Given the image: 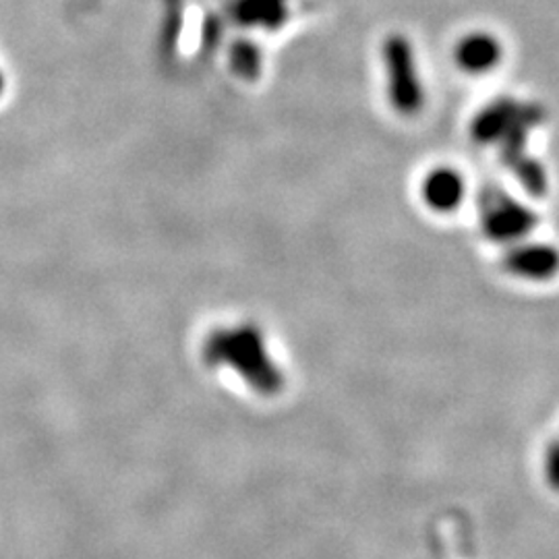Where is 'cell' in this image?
Masks as SVG:
<instances>
[{
  "label": "cell",
  "mask_w": 559,
  "mask_h": 559,
  "mask_svg": "<svg viewBox=\"0 0 559 559\" xmlns=\"http://www.w3.org/2000/svg\"><path fill=\"white\" fill-rule=\"evenodd\" d=\"M201 355L210 367L233 371L263 399L276 396L284 388V371L274 359L265 334L255 323L212 330L203 340Z\"/></svg>",
  "instance_id": "obj_1"
},
{
  "label": "cell",
  "mask_w": 559,
  "mask_h": 559,
  "mask_svg": "<svg viewBox=\"0 0 559 559\" xmlns=\"http://www.w3.org/2000/svg\"><path fill=\"white\" fill-rule=\"evenodd\" d=\"M381 62L385 80V98L402 119H415L425 110L427 92L420 78L419 57L413 40L402 34L392 32L381 44Z\"/></svg>",
  "instance_id": "obj_2"
},
{
  "label": "cell",
  "mask_w": 559,
  "mask_h": 559,
  "mask_svg": "<svg viewBox=\"0 0 559 559\" xmlns=\"http://www.w3.org/2000/svg\"><path fill=\"white\" fill-rule=\"evenodd\" d=\"M480 233L498 245H512L528 239L537 226V212L524 201L510 195L498 185H489L479 195Z\"/></svg>",
  "instance_id": "obj_3"
},
{
  "label": "cell",
  "mask_w": 559,
  "mask_h": 559,
  "mask_svg": "<svg viewBox=\"0 0 559 559\" xmlns=\"http://www.w3.org/2000/svg\"><path fill=\"white\" fill-rule=\"evenodd\" d=\"M468 195V182L464 173L452 164L431 166L419 180V198L425 210L450 216L459 212Z\"/></svg>",
  "instance_id": "obj_4"
},
{
  "label": "cell",
  "mask_w": 559,
  "mask_h": 559,
  "mask_svg": "<svg viewBox=\"0 0 559 559\" xmlns=\"http://www.w3.org/2000/svg\"><path fill=\"white\" fill-rule=\"evenodd\" d=\"M503 57V41L498 34L487 29H473L462 34L452 48V60L456 69L468 78H483L498 71Z\"/></svg>",
  "instance_id": "obj_5"
},
{
  "label": "cell",
  "mask_w": 559,
  "mask_h": 559,
  "mask_svg": "<svg viewBox=\"0 0 559 559\" xmlns=\"http://www.w3.org/2000/svg\"><path fill=\"white\" fill-rule=\"evenodd\" d=\"M501 265L514 278L545 282L558 272V251L539 240H519L506 247Z\"/></svg>",
  "instance_id": "obj_6"
},
{
  "label": "cell",
  "mask_w": 559,
  "mask_h": 559,
  "mask_svg": "<svg viewBox=\"0 0 559 559\" xmlns=\"http://www.w3.org/2000/svg\"><path fill=\"white\" fill-rule=\"evenodd\" d=\"M233 13L242 25L274 32L280 29L288 15V0H235Z\"/></svg>",
  "instance_id": "obj_7"
},
{
  "label": "cell",
  "mask_w": 559,
  "mask_h": 559,
  "mask_svg": "<svg viewBox=\"0 0 559 559\" xmlns=\"http://www.w3.org/2000/svg\"><path fill=\"white\" fill-rule=\"evenodd\" d=\"M228 62L240 80L255 81L263 71V55L260 46H255L251 40H237V44H233Z\"/></svg>",
  "instance_id": "obj_8"
}]
</instances>
